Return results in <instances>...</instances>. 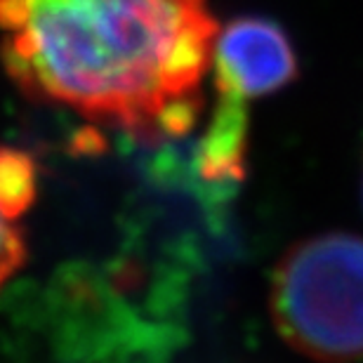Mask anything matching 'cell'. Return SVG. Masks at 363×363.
I'll use <instances>...</instances> for the list:
<instances>
[{
  "mask_svg": "<svg viewBox=\"0 0 363 363\" xmlns=\"http://www.w3.org/2000/svg\"><path fill=\"white\" fill-rule=\"evenodd\" d=\"M361 199H363V177H361Z\"/></svg>",
  "mask_w": 363,
  "mask_h": 363,
  "instance_id": "7",
  "label": "cell"
},
{
  "mask_svg": "<svg viewBox=\"0 0 363 363\" xmlns=\"http://www.w3.org/2000/svg\"><path fill=\"white\" fill-rule=\"evenodd\" d=\"M26 262V241L14 222L0 215V288Z\"/></svg>",
  "mask_w": 363,
  "mask_h": 363,
  "instance_id": "6",
  "label": "cell"
},
{
  "mask_svg": "<svg viewBox=\"0 0 363 363\" xmlns=\"http://www.w3.org/2000/svg\"><path fill=\"white\" fill-rule=\"evenodd\" d=\"M215 88L241 99L264 97L297 76V57L279 24L259 17L234 19L213 45Z\"/></svg>",
  "mask_w": 363,
  "mask_h": 363,
  "instance_id": "3",
  "label": "cell"
},
{
  "mask_svg": "<svg viewBox=\"0 0 363 363\" xmlns=\"http://www.w3.org/2000/svg\"><path fill=\"white\" fill-rule=\"evenodd\" d=\"M248 154L245 99L220 92L215 116L199 147V172L208 182L243 179Z\"/></svg>",
  "mask_w": 363,
  "mask_h": 363,
  "instance_id": "4",
  "label": "cell"
},
{
  "mask_svg": "<svg viewBox=\"0 0 363 363\" xmlns=\"http://www.w3.org/2000/svg\"><path fill=\"white\" fill-rule=\"evenodd\" d=\"M215 35L208 0H0V57L26 97L147 142L194 128Z\"/></svg>",
  "mask_w": 363,
  "mask_h": 363,
  "instance_id": "1",
  "label": "cell"
},
{
  "mask_svg": "<svg viewBox=\"0 0 363 363\" xmlns=\"http://www.w3.org/2000/svg\"><path fill=\"white\" fill-rule=\"evenodd\" d=\"M38 194V168L28 154L0 147V215L17 222Z\"/></svg>",
  "mask_w": 363,
  "mask_h": 363,
  "instance_id": "5",
  "label": "cell"
},
{
  "mask_svg": "<svg viewBox=\"0 0 363 363\" xmlns=\"http://www.w3.org/2000/svg\"><path fill=\"white\" fill-rule=\"evenodd\" d=\"M269 309L281 337L307 359L363 361V236L325 231L295 243L272 276Z\"/></svg>",
  "mask_w": 363,
  "mask_h": 363,
  "instance_id": "2",
  "label": "cell"
}]
</instances>
